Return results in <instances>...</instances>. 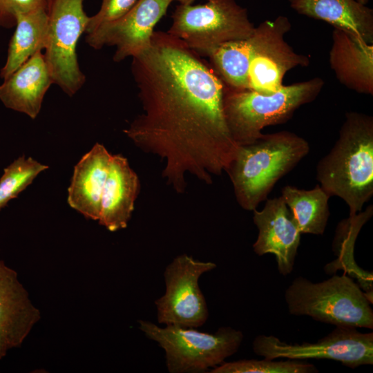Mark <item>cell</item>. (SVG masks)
Returning <instances> with one entry per match:
<instances>
[{
    "label": "cell",
    "instance_id": "6da1fadb",
    "mask_svg": "<svg viewBox=\"0 0 373 373\" xmlns=\"http://www.w3.org/2000/svg\"><path fill=\"white\" fill-rule=\"evenodd\" d=\"M131 73L142 113L124 133L164 161L162 176L176 193L186 191L187 174L212 184L238 147L223 114L222 81L182 40L156 31L150 47L132 57Z\"/></svg>",
    "mask_w": 373,
    "mask_h": 373
},
{
    "label": "cell",
    "instance_id": "7a4b0ae2",
    "mask_svg": "<svg viewBox=\"0 0 373 373\" xmlns=\"http://www.w3.org/2000/svg\"><path fill=\"white\" fill-rule=\"evenodd\" d=\"M318 184L349 207L350 216L361 211L373 195V118L347 113L339 136L316 166Z\"/></svg>",
    "mask_w": 373,
    "mask_h": 373
},
{
    "label": "cell",
    "instance_id": "3957f363",
    "mask_svg": "<svg viewBox=\"0 0 373 373\" xmlns=\"http://www.w3.org/2000/svg\"><path fill=\"white\" fill-rule=\"evenodd\" d=\"M309 149L307 140L287 131L262 133L254 141L238 146L226 171L238 204L247 211L256 209Z\"/></svg>",
    "mask_w": 373,
    "mask_h": 373
},
{
    "label": "cell",
    "instance_id": "277c9868",
    "mask_svg": "<svg viewBox=\"0 0 373 373\" xmlns=\"http://www.w3.org/2000/svg\"><path fill=\"white\" fill-rule=\"evenodd\" d=\"M323 85L322 79L315 77L283 85L268 95L225 86L223 114L232 140L238 146L247 144L259 137L265 127L287 122L299 107L315 99Z\"/></svg>",
    "mask_w": 373,
    "mask_h": 373
},
{
    "label": "cell",
    "instance_id": "5b68a950",
    "mask_svg": "<svg viewBox=\"0 0 373 373\" xmlns=\"http://www.w3.org/2000/svg\"><path fill=\"white\" fill-rule=\"evenodd\" d=\"M285 298L292 315L309 316L336 326L373 328L372 303L345 274L315 283L297 277L287 288Z\"/></svg>",
    "mask_w": 373,
    "mask_h": 373
},
{
    "label": "cell",
    "instance_id": "8992f818",
    "mask_svg": "<svg viewBox=\"0 0 373 373\" xmlns=\"http://www.w3.org/2000/svg\"><path fill=\"white\" fill-rule=\"evenodd\" d=\"M138 323L146 336L164 350L171 373L204 372L215 367L238 351L244 338L241 331L231 327H222L209 334L193 327H161L144 320Z\"/></svg>",
    "mask_w": 373,
    "mask_h": 373
},
{
    "label": "cell",
    "instance_id": "52a82bcc",
    "mask_svg": "<svg viewBox=\"0 0 373 373\" xmlns=\"http://www.w3.org/2000/svg\"><path fill=\"white\" fill-rule=\"evenodd\" d=\"M202 5H178L166 32L201 57L222 44L251 37L255 26L247 11L234 0H207Z\"/></svg>",
    "mask_w": 373,
    "mask_h": 373
},
{
    "label": "cell",
    "instance_id": "ba28073f",
    "mask_svg": "<svg viewBox=\"0 0 373 373\" xmlns=\"http://www.w3.org/2000/svg\"><path fill=\"white\" fill-rule=\"evenodd\" d=\"M84 0H49L48 28L44 57L52 82L68 96L83 86L86 77L80 69L77 45L85 33L90 17Z\"/></svg>",
    "mask_w": 373,
    "mask_h": 373
},
{
    "label": "cell",
    "instance_id": "9c48e42d",
    "mask_svg": "<svg viewBox=\"0 0 373 373\" xmlns=\"http://www.w3.org/2000/svg\"><path fill=\"white\" fill-rule=\"evenodd\" d=\"M216 267L186 254L175 258L164 272L165 293L155 301L158 323L193 328L204 325L209 312L199 278Z\"/></svg>",
    "mask_w": 373,
    "mask_h": 373
},
{
    "label": "cell",
    "instance_id": "30bf717a",
    "mask_svg": "<svg viewBox=\"0 0 373 373\" xmlns=\"http://www.w3.org/2000/svg\"><path fill=\"white\" fill-rule=\"evenodd\" d=\"M253 350L267 359H330L355 368L373 364V333L336 326L317 342L302 344H289L274 336L259 335L254 340Z\"/></svg>",
    "mask_w": 373,
    "mask_h": 373
},
{
    "label": "cell",
    "instance_id": "8fae6325",
    "mask_svg": "<svg viewBox=\"0 0 373 373\" xmlns=\"http://www.w3.org/2000/svg\"><path fill=\"white\" fill-rule=\"evenodd\" d=\"M290 28L289 19L282 15L255 27L248 70L249 90L273 93L283 86L287 72L309 64L308 57L296 53L286 42L285 35Z\"/></svg>",
    "mask_w": 373,
    "mask_h": 373
},
{
    "label": "cell",
    "instance_id": "7c38bea8",
    "mask_svg": "<svg viewBox=\"0 0 373 373\" xmlns=\"http://www.w3.org/2000/svg\"><path fill=\"white\" fill-rule=\"evenodd\" d=\"M173 0H137L124 15L86 35L90 47L99 50L105 46L116 48L113 61L120 62L150 47L154 27L166 14Z\"/></svg>",
    "mask_w": 373,
    "mask_h": 373
},
{
    "label": "cell",
    "instance_id": "4fadbf2b",
    "mask_svg": "<svg viewBox=\"0 0 373 373\" xmlns=\"http://www.w3.org/2000/svg\"><path fill=\"white\" fill-rule=\"evenodd\" d=\"M253 220L258 228L257 239L253 245L258 256L274 254L278 269L283 276L294 269L300 241V231L283 198L267 199L263 209H254Z\"/></svg>",
    "mask_w": 373,
    "mask_h": 373
},
{
    "label": "cell",
    "instance_id": "5bb4252c",
    "mask_svg": "<svg viewBox=\"0 0 373 373\" xmlns=\"http://www.w3.org/2000/svg\"><path fill=\"white\" fill-rule=\"evenodd\" d=\"M40 319L17 273L0 260V361L21 346Z\"/></svg>",
    "mask_w": 373,
    "mask_h": 373
},
{
    "label": "cell",
    "instance_id": "9a60e30c",
    "mask_svg": "<svg viewBox=\"0 0 373 373\" xmlns=\"http://www.w3.org/2000/svg\"><path fill=\"white\" fill-rule=\"evenodd\" d=\"M42 50H38L0 85L6 107L35 119L52 79Z\"/></svg>",
    "mask_w": 373,
    "mask_h": 373
},
{
    "label": "cell",
    "instance_id": "2e32d148",
    "mask_svg": "<svg viewBox=\"0 0 373 373\" xmlns=\"http://www.w3.org/2000/svg\"><path fill=\"white\" fill-rule=\"evenodd\" d=\"M140 188L139 178L128 160L120 154L112 155L102 195L99 223L110 231L126 228Z\"/></svg>",
    "mask_w": 373,
    "mask_h": 373
},
{
    "label": "cell",
    "instance_id": "e0dca14e",
    "mask_svg": "<svg viewBox=\"0 0 373 373\" xmlns=\"http://www.w3.org/2000/svg\"><path fill=\"white\" fill-rule=\"evenodd\" d=\"M329 64L343 85L359 93L373 94V44L334 28Z\"/></svg>",
    "mask_w": 373,
    "mask_h": 373
},
{
    "label": "cell",
    "instance_id": "ac0fdd59",
    "mask_svg": "<svg viewBox=\"0 0 373 373\" xmlns=\"http://www.w3.org/2000/svg\"><path fill=\"white\" fill-rule=\"evenodd\" d=\"M111 155L104 145L96 143L75 165L68 187V204L93 220L99 217Z\"/></svg>",
    "mask_w": 373,
    "mask_h": 373
},
{
    "label": "cell",
    "instance_id": "d6986e66",
    "mask_svg": "<svg viewBox=\"0 0 373 373\" xmlns=\"http://www.w3.org/2000/svg\"><path fill=\"white\" fill-rule=\"evenodd\" d=\"M299 14L327 22L335 28L373 44V10L356 0H289Z\"/></svg>",
    "mask_w": 373,
    "mask_h": 373
},
{
    "label": "cell",
    "instance_id": "ffe728a7",
    "mask_svg": "<svg viewBox=\"0 0 373 373\" xmlns=\"http://www.w3.org/2000/svg\"><path fill=\"white\" fill-rule=\"evenodd\" d=\"M15 32L9 42L6 61L0 71L8 77L38 50H44L48 34L47 10L19 13Z\"/></svg>",
    "mask_w": 373,
    "mask_h": 373
},
{
    "label": "cell",
    "instance_id": "44dd1931",
    "mask_svg": "<svg viewBox=\"0 0 373 373\" xmlns=\"http://www.w3.org/2000/svg\"><path fill=\"white\" fill-rule=\"evenodd\" d=\"M281 197L301 233H324L330 214L328 201L331 196L318 184L310 190L287 185L282 189Z\"/></svg>",
    "mask_w": 373,
    "mask_h": 373
},
{
    "label": "cell",
    "instance_id": "7402d4cb",
    "mask_svg": "<svg viewBox=\"0 0 373 373\" xmlns=\"http://www.w3.org/2000/svg\"><path fill=\"white\" fill-rule=\"evenodd\" d=\"M253 44L252 34L247 39L225 43L209 55L211 67L227 87L249 89L248 70Z\"/></svg>",
    "mask_w": 373,
    "mask_h": 373
},
{
    "label": "cell",
    "instance_id": "603a6c76",
    "mask_svg": "<svg viewBox=\"0 0 373 373\" xmlns=\"http://www.w3.org/2000/svg\"><path fill=\"white\" fill-rule=\"evenodd\" d=\"M372 213L373 207L371 204L366 208L365 211H361L353 216H350L348 219L341 222L339 227L344 231L345 234L338 231L343 238L336 237V240L340 241L338 243L339 258L332 262V264H336L333 265L334 269L341 264L344 265L342 267L344 269L347 264L350 265L351 270L354 269V277L358 279L361 286L366 291L365 294L371 303H372V274L364 271L357 266L353 265V264L356 265L353 253L358 233L362 226L371 218Z\"/></svg>",
    "mask_w": 373,
    "mask_h": 373
},
{
    "label": "cell",
    "instance_id": "cb8c5ba5",
    "mask_svg": "<svg viewBox=\"0 0 373 373\" xmlns=\"http://www.w3.org/2000/svg\"><path fill=\"white\" fill-rule=\"evenodd\" d=\"M48 168L32 157L22 155L4 169L0 178V209L15 198L34 179Z\"/></svg>",
    "mask_w": 373,
    "mask_h": 373
},
{
    "label": "cell",
    "instance_id": "d4e9b609",
    "mask_svg": "<svg viewBox=\"0 0 373 373\" xmlns=\"http://www.w3.org/2000/svg\"><path fill=\"white\" fill-rule=\"evenodd\" d=\"M211 373H314L317 368L312 363L298 360L274 361L264 360H240L221 363Z\"/></svg>",
    "mask_w": 373,
    "mask_h": 373
},
{
    "label": "cell",
    "instance_id": "484cf974",
    "mask_svg": "<svg viewBox=\"0 0 373 373\" xmlns=\"http://www.w3.org/2000/svg\"><path fill=\"white\" fill-rule=\"evenodd\" d=\"M137 1V0H102L99 11L90 17L85 33L89 35L101 26L122 17Z\"/></svg>",
    "mask_w": 373,
    "mask_h": 373
},
{
    "label": "cell",
    "instance_id": "4316f807",
    "mask_svg": "<svg viewBox=\"0 0 373 373\" xmlns=\"http://www.w3.org/2000/svg\"><path fill=\"white\" fill-rule=\"evenodd\" d=\"M49 0H0V28L15 27L19 13L47 10Z\"/></svg>",
    "mask_w": 373,
    "mask_h": 373
},
{
    "label": "cell",
    "instance_id": "83f0119b",
    "mask_svg": "<svg viewBox=\"0 0 373 373\" xmlns=\"http://www.w3.org/2000/svg\"><path fill=\"white\" fill-rule=\"evenodd\" d=\"M173 1H175V0H173ZM175 1H178L180 3H182V4H190L195 0H175Z\"/></svg>",
    "mask_w": 373,
    "mask_h": 373
},
{
    "label": "cell",
    "instance_id": "f1b7e54d",
    "mask_svg": "<svg viewBox=\"0 0 373 373\" xmlns=\"http://www.w3.org/2000/svg\"><path fill=\"white\" fill-rule=\"evenodd\" d=\"M356 1L365 5L367 2V0H356Z\"/></svg>",
    "mask_w": 373,
    "mask_h": 373
}]
</instances>
